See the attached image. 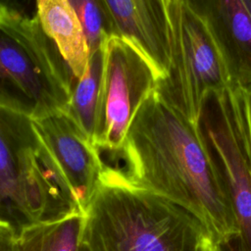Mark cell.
Wrapping results in <instances>:
<instances>
[{
    "label": "cell",
    "instance_id": "cell-1",
    "mask_svg": "<svg viewBox=\"0 0 251 251\" xmlns=\"http://www.w3.org/2000/svg\"><path fill=\"white\" fill-rule=\"evenodd\" d=\"M131 184L188 211L215 243L240 236L232 203L198 126L155 89L134 115L119 156Z\"/></svg>",
    "mask_w": 251,
    "mask_h": 251
},
{
    "label": "cell",
    "instance_id": "cell-2",
    "mask_svg": "<svg viewBox=\"0 0 251 251\" xmlns=\"http://www.w3.org/2000/svg\"><path fill=\"white\" fill-rule=\"evenodd\" d=\"M83 215L81 243L89 251H206L211 241L192 214L108 164Z\"/></svg>",
    "mask_w": 251,
    "mask_h": 251
},
{
    "label": "cell",
    "instance_id": "cell-3",
    "mask_svg": "<svg viewBox=\"0 0 251 251\" xmlns=\"http://www.w3.org/2000/svg\"><path fill=\"white\" fill-rule=\"evenodd\" d=\"M75 81L37 16L0 2V108L30 120L65 111Z\"/></svg>",
    "mask_w": 251,
    "mask_h": 251
},
{
    "label": "cell",
    "instance_id": "cell-4",
    "mask_svg": "<svg viewBox=\"0 0 251 251\" xmlns=\"http://www.w3.org/2000/svg\"><path fill=\"white\" fill-rule=\"evenodd\" d=\"M82 212L49 168L31 120L0 108V222L24 228Z\"/></svg>",
    "mask_w": 251,
    "mask_h": 251
},
{
    "label": "cell",
    "instance_id": "cell-5",
    "mask_svg": "<svg viewBox=\"0 0 251 251\" xmlns=\"http://www.w3.org/2000/svg\"><path fill=\"white\" fill-rule=\"evenodd\" d=\"M171 66L155 91L191 124L198 126L210 93L231 87L230 77L212 32L191 0H166Z\"/></svg>",
    "mask_w": 251,
    "mask_h": 251
},
{
    "label": "cell",
    "instance_id": "cell-6",
    "mask_svg": "<svg viewBox=\"0 0 251 251\" xmlns=\"http://www.w3.org/2000/svg\"><path fill=\"white\" fill-rule=\"evenodd\" d=\"M158 76L142 54L129 42L111 36L104 42V62L92 143L118 157L131 121Z\"/></svg>",
    "mask_w": 251,
    "mask_h": 251
},
{
    "label": "cell",
    "instance_id": "cell-7",
    "mask_svg": "<svg viewBox=\"0 0 251 251\" xmlns=\"http://www.w3.org/2000/svg\"><path fill=\"white\" fill-rule=\"evenodd\" d=\"M199 127L232 203L239 251H251V166L231 87L207 96Z\"/></svg>",
    "mask_w": 251,
    "mask_h": 251
},
{
    "label": "cell",
    "instance_id": "cell-8",
    "mask_svg": "<svg viewBox=\"0 0 251 251\" xmlns=\"http://www.w3.org/2000/svg\"><path fill=\"white\" fill-rule=\"evenodd\" d=\"M31 126L49 168L83 212L106 165L101 153L66 111L31 120Z\"/></svg>",
    "mask_w": 251,
    "mask_h": 251
},
{
    "label": "cell",
    "instance_id": "cell-9",
    "mask_svg": "<svg viewBox=\"0 0 251 251\" xmlns=\"http://www.w3.org/2000/svg\"><path fill=\"white\" fill-rule=\"evenodd\" d=\"M113 35L136 48L155 71L158 81L171 66L170 25L166 0H103Z\"/></svg>",
    "mask_w": 251,
    "mask_h": 251
},
{
    "label": "cell",
    "instance_id": "cell-10",
    "mask_svg": "<svg viewBox=\"0 0 251 251\" xmlns=\"http://www.w3.org/2000/svg\"><path fill=\"white\" fill-rule=\"evenodd\" d=\"M206 21L231 86L251 85V14L245 0H191Z\"/></svg>",
    "mask_w": 251,
    "mask_h": 251
},
{
    "label": "cell",
    "instance_id": "cell-11",
    "mask_svg": "<svg viewBox=\"0 0 251 251\" xmlns=\"http://www.w3.org/2000/svg\"><path fill=\"white\" fill-rule=\"evenodd\" d=\"M36 16L45 35L57 48L73 76L81 78L89 62L88 43L70 0H40Z\"/></svg>",
    "mask_w": 251,
    "mask_h": 251
},
{
    "label": "cell",
    "instance_id": "cell-12",
    "mask_svg": "<svg viewBox=\"0 0 251 251\" xmlns=\"http://www.w3.org/2000/svg\"><path fill=\"white\" fill-rule=\"evenodd\" d=\"M83 222V212H76L58 221L27 226L17 236V251H78Z\"/></svg>",
    "mask_w": 251,
    "mask_h": 251
},
{
    "label": "cell",
    "instance_id": "cell-13",
    "mask_svg": "<svg viewBox=\"0 0 251 251\" xmlns=\"http://www.w3.org/2000/svg\"><path fill=\"white\" fill-rule=\"evenodd\" d=\"M104 62V44L89 54L88 68L84 75L76 79L66 113L92 141L99 101Z\"/></svg>",
    "mask_w": 251,
    "mask_h": 251
},
{
    "label": "cell",
    "instance_id": "cell-14",
    "mask_svg": "<svg viewBox=\"0 0 251 251\" xmlns=\"http://www.w3.org/2000/svg\"><path fill=\"white\" fill-rule=\"evenodd\" d=\"M81 23L89 54L101 48L113 35V28L103 0H70Z\"/></svg>",
    "mask_w": 251,
    "mask_h": 251
},
{
    "label": "cell",
    "instance_id": "cell-15",
    "mask_svg": "<svg viewBox=\"0 0 251 251\" xmlns=\"http://www.w3.org/2000/svg\"><path fill=\"white\" fill-rule=\"evenodd\" d=\"M238 120L251 166V85L231 86Z\"/></svg>",
    "mask_w": 251,
    "mask_h": 251
},
{
    "label": "cell",
    "instance_id": "cell-16",
    "mask_svg": "<svg viewBox=\"0 0 251 251\" xmlns=\"http://www.w3.org/2000/svg\"><path fill=\"white\" fill-rule=\"evenodd\" d=\"M17 236L9 225L0 222V251H17Z\"/></svg>",
    "mask_w": 251,
    "mask_h": 251
},
{
    "label": "cell",
    "instance_id": "cell-17",
    "mask_svg": "<svg viewBox=\"0 0 251 251\" xmlns=\"http://www.w3.org/2000/svg\"><path fill=\"white\" fill-rule=\"evenodd\" d=\"M206 251H236L231 243H215L212 240L209 242Z\"/></svg>",
    "mask_w": 251,
    "mask_h": 251
},
{
    "label": "cell",
    "instance_id": "cell-18",
    "mask_svg": "<svg viewBox=\"0 0 251 251\" xmlns=\"http://www.w3.org/2000/svg\"><path fill=\"white\" fill-rule=\"evenodd\" d=\"M245 3H246V6H247L250 14H251V0H245Z\"/></svg>",
    "mask_w": 251,
    "mask_h": 251
},
{
    "label": "cell",
    "instance_id": "cell-19",
    "mask_svg": "<svg viewBox=\"0 0 251 251\" xmlns=\"http://www.w3.org/2000/svg\"><path fill=\"white\" fill-rule=\"evenodd\" d=\"M78 251H89L87 248H86V246L83 244V243H81L80 244V247H79V250Z\"/></svg>",
    "mask_w": 251,
    "mask_h": 251
}]
</instances>
